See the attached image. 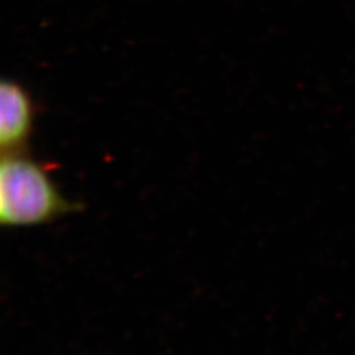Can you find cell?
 <instances>
[{"label": "cell", "instance_id": "6da1fadb", "mask_svg": "<svg viewBox=\"0 0 355 355\" xmlns=\"http://www.w3.org/2000/svg\"><path fill=\"white\" fill-rule=\"evenodd\" d=\"M80 209L62 196L48 171L26 152L1 154L0 224L29 228L55 221Z\"/></svg>", "mask_w": 355, "mask_h": 355}, {"label": "cell", "instance_id": "7a4b0ae2", "mask_svg": "<svg viewBox=\"0 0 355 355\" xmlns=\"http://www.w3.org/2000/svg\"><path fill=\"white\" fill-rule=\"evenodd\" d=\"M36 108L24 86L13 79L0 85V149L6 153L26 152L35 127Z\"/></svg>", "mask_w": 355, "mask_h": 355}]
</instances>
